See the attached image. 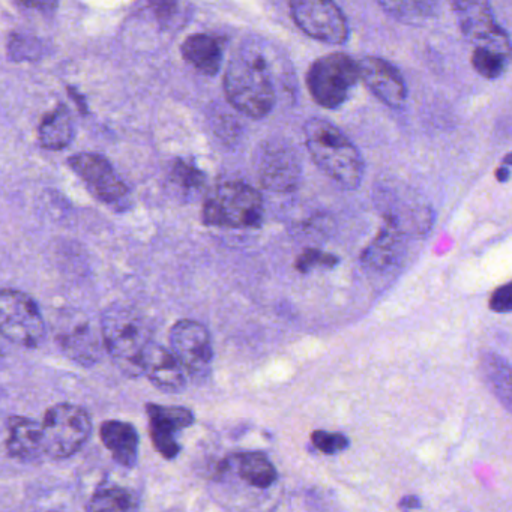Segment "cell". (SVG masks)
<instances>
[{
	"label": "cell",
	"mask_w": 512,
	"mask_h": 512,
	"mask_svg": "<svg viewBox=\"0 0 512 512\" xmlns=\"http://www.w3.org/2000/svg\"><path fill=\"white\" fill-rule=\"evenodd\" d=\"M224 92L239 112L253 119H262L277 103L272 65L259 44L245 43L233 53L226 74Z\"/></svg>",
	"instance_id": "1"
},
{
	"label": "cell",
	"mask_w": 512,
	"mask_h": 512,
	"mask_svg": "<svg viewBox=\"0 0 512 512\" xmlns=\"http://www.w3.org/2000/svg\"><path fill=\"white\" fill-rule=\"evenodd\" d=\"M305 143L314 163L346 190L361 187L365 164L355 143L332 122L313 118L305 124Z\"/></svg>",
	"instance_id": "2"
},
{
	"label": "cell",
	"mask_w": 512,
	"mask_h": 512,
	"mask_svg": "<svg viewBox=\"0 0 512 512\" xmlns=\"http://www.w3.org/2000/svg\"><path fill=\"white\" fill-rule=\"evenodd\" d=\"M100 334L118 367L128 376H142L143 353L151 343V332L139 311L124 304L110 305L101 317Z\"/></svg>",
	"instance_id": "3"
},
{
	"label": "cell",
	"mask_w": 512,
	"mask_h": 512,
	"mask_svg": "<svg viewBox=\"0 0 512 512\" xmlns=\"http://www.w3.org/2000/svg\"><path fill=\"white\" fill-rule=\"evenodd\" d=\"M262 194L241 181L218 185L203 206V221L208 226L251 229L262 223Z\"/></svg>",
	"instance_id": "4"
},
{
	"label": "cell",
	"mask_w": 512,
	"mask_h": 512,
	"mask_svg": "<svg viewBox=\"0 0 512 512\" xmlns=\"http://www.w3.org/2000/svg\"><path fill=\"white\" fill-rule=\"evenodd\" d=\"M92 433L89 413L76 404L59 403L50 407L41 424L43 454L55 460L73 457Z\"/></svg>",
	"instance_id": "5"
},
{
	"label": "cell",
	"mask_w": 512,
	"mask_h": 512,
	"mask_svg": "<svg viewBox=\"0 0 512 512\" xmlns=\"http://www.w3.org/2000/svg\"><path fill=\"white\" fill-rule=\"evenodd\" d=\"M358 80V62L344 53L322 56L311 65L307 74L311 97L325 109L343 106Z\"/></svg>",
	"instance_id": "6"
},
{
	"label": "cell",
	"mask_w": 512,
	"mask_h": 512,
	"mask_svg": "<svg viewBox=\"0 0 512 512\" xmlns=\"http://www.w3.org/2000/svg\"><path fill=\"white\" fill-rule=\"evenodd\" d=\"M46 322L37 302L20 290H0V335L22 347H38L46 338Z\"/></svg>",
	"instance_id": "7"
},
{
	"label": "cell",
	"mask_w": 512,
	"mask_h": 512,
	"mask_svg": "<svg viewBox=\"0 0 512 512\" xmlns=\"http://www.w3.org/2000/svg\"><path fill=\"white\" fill-rule=\"evenodd\" d=\"M293 22L308 37L331 46L349 38V23L335 0H290Z\"/></svg>",
	"instance_id": "8"
},
{
	"label": "cell",
	"mask_w": 512,
	"mask_h": 512,
	"mask_svg": "<svg viewBox=\"0 0 512 512\" xmlns=\"http://www.w3.org/2000/svg\"><path fill=\"white\" fill-rule=\"evenodd\" d=\"M452 10L461 34L475 49L496 50L509 56L508 34L497 25L490 0H452Z\"/></svg>",
	"instance_id": "9"
},
{
	"label": "cell",
	"mask_w": 512,
	"mask_h": 512,
	"mask_svg": "<svg viewBox=\"0 0 512 512\" xmlns=\"http://www.w3.org/2000/svg\"><path fill=\"white\" fill-rule=\"evenodd\" d=\"M256 169L263 187L275 193L295 191L301 182L298 152L283 139H271L260 146Z\"/></svg>",
	"instance_id": "10"
},
{
	"label": "cell",
	"mask_w": 512,
	"mask_h": 512,
	"mask_svg": "<svg viewBox=\"0 0 512 512\" xmlns=\"http://www.w3.org/2000/svg\"><path fill=\"white\" fill-rule=\"evenodd\" d=\"M170 350L193 377L205 376L211 367V335L196 320H179L170 331Z\"/></svg>",
	"instance_id": "11"
},
{
	"label": "cell",
	"mask_w": 512,
	"mask_h": 512,
	"mask_svg": "<svg viewBox=\"0 0 512 512\" xmlns=\"http://www.w3.org/2000/svg\"><path fill=\"white\" fill-rule=\"evenodd\" d=\"M70 166L100 202L110 205L122 202L128 196L127 185L106 158L94 154L74 155L70 158Z\"/></svg>",
	"instance_id": "12"
},
{
	"label": "cell",
	"mask_w": 512,
	"mask_h": 512,
	"mask_svg": "<svg viewBox=\"0 0 512 512\" xmlns=\"http://www.w3.org/2000/svg\"><path fill=\"white\" fill-rule=\"evenodd\" d=\"M149 431L155 449L167 460L178 457V433L194 424V413L187 407L148 404Z\"/></svg>",
	"instance_id": "13"
},
{
	"label": "cell",
	"mask_w": 512,
	"mask_h": 512,
	"mask_svg": "<svg viewBox=\"0 0 512 512\" xmlns=\"http://www.w3.org/2000/svg\"><path fill=\"white\" fill-rule=\"evenodd\" d=\"M56 340L65 355L79 364L92 365L100 358V337L89 320L79 314L68 313L62 316Z\"/></svg>",
	"instance_id": "14"
},
{
	"label": "cell",
	"mask_w": 512,
	"mask_h": 512,
	"mask_svg": "<svg viewBox=\"0 0 512 512\" xmlns=\"http://www.w3.org/2000/svg\"><path fill=\"white\" fill-rule=\"evenodd\" d=\"M359 79L373 92L377 100L391 109H401L407 100V88L400 71L380 58L362 59L358 62Z\"/></svg>",
	"instance_id": "15"
},
{
	"label": "cell",
	"mask_w": 512,
	"mask_h": 512,
	"mask_svg": "<svg viewBox=\"0 0 512 512\" xmlns=\"http://www.w3.org/2000/svg\"><path fill=\"white\" fill-rule=\"evenodd\" d=\"M142 373L152 385L164 392H181L187 386L184 367L172 350L152 341L143 353Z\"/></svg>",
	"instance_id": "16"
},
{
	"label": "cell",
	"mask_w": 512,
	"mask_h": 512,
	"mask_svg": "<svg viewBox=\"0 0 512 512\" xmlns=\"http://www.w3.org/2000/svg\"><path fill=\"white\" fill-rule=\"evenodd\" d=\"M100 436L116 463L124 467L136 466L139 458V433L134 425L110 419L101 425Z\"/></svg>",
	"instance_id": "17"
},
{
	"label": "cell",
	"mask_w": 512,
	"mask_h": 512,
	"mask_svg": "<svg viewBox=\"0 0 512 512\" xmlns=\"http://www.w3.org/2000/svg\"><path fill=\"white\" fill-rule=\"evenodd\" d=\"M8 454L20 461H31L43 454L41 425L28 416H11L8 422Z\"/></svg>",
	"instance_id": "18"
},
{
	"label": "cell",
	"mask_w": 512,
	"mask_h": 512,
	"mask_svg": "<svg viewBox=\"0 0 512 512\" xmlns=\"http://www.w3.org/2000/svg\"><path fill=\"white\" fill-rule=\"evenodd\" d=\"M406 248V233L386 224L373 244L362 254V262L371 269H389L400 262Z\"/></svg>",
	"instance_id": "19"
},
{
	"label": "cell",
	"mask_w": 512,
	"mask_h": 512,
	"mask_svg": "<svg viewBox=\"0 0 512 512\" xmlns=\"http://www.w3.org/2000/svg\"><path fill=\"white\" fill-rule=\"evenodd\" d=\"M182 56L205 76H215L223 64V47L217 38L211 35H191L182 44Z\"/></svg>",
	"instance_id": "20"
},
{
	"label": "cell",
	"mask_w": 512,
	"mask_h": 512,
	"mask_svg": "<svg viewBox=\"0 0 512 512\" xmlns=\"http://www.w3.org/2000/svg\"><path fill=\"white\" fill-rule=\"evenodd\" d=\"M74 137L73 118L67 107L59 106L44 118L40 127V142L44 148L59 151L67 148Z\"/></svg>",
	"instance_id": "21"
},
{
	"label": "cell",
	"mask_w": 512,
	"mask_h": 512,
	"mask_svg": "<svg viewBox=\"0 0 512 512\" xmlns=\"http://www.w3.org/2000/svg\"><path fill=\"white\" fill-rule=\"evenodd\" d=\"M388 16L406 25H424L436 13L437 0H377Z\"/></svg>",
	"instance_id": "22"
},
{
	"label": "cell",
	"mask_w": 512,
	"mask_h": 512,
	"mask_svg": "<svg viewBox=\"0 0 512 512\" xmlns=\"http://www.w3.org/2000/svg\"><path fill=\"white\" fill-rule=\"evenodd\" d=\"M241 478L257 488H268L277 481V469L263 452H245L238 457Z\"/></svg>",
	"instance_id": "23"
},
{
	"label": "cell",
	"mask_w": 512,
	"mask_h": 512,
	"mask_svg": "<svg viewBox=\"0 0 512 512\" xmlns=\"http://www.w3.org/2000/svg\"><path fill=\"white\" fill-rule=\"evenodd\" d=\"M482 373L488 388L506 407L511 406V368L500 356L488 353L482 358Z\"/></svg>",
	"instance_id": "24"
},
{
	"label": "cell",
	"mask_w": 512,
	"mask_h": 512,
	"mask_svg": "<svg viewBox=\"0 0 512 512\" xmlns=\"http://www.w3.org/2000/svg\"><path fill=\"white\" fill-rule=\"evenodd\" d=\"M88 509L89 511H134L139 509V499L127 488H101L89 500Z\"/></svg>",
	"instance_id": "25"
},
{
	"label": "cell",
	"mask_w": 512,
	"mask_h": 512,
	"mask_svg": "<svg viewBox=\"0 0 512 512\" xmlns=\"http://www.w3.org/2000/svg\"><path fill=\"white\" fill-rule=\"evenodd\" d=\"M509 56L491 49L476 47L472 53V65L479 76L493 80L502 76L508 65Z\"/></svg>",
	"instance_id": "26"
},
{
	"label": "cell",
	"mask_w": 512,
	"mask_h": 512,
	"mask_svg": "<svg viewBox=\"0 0 512 512\" xmlns=\"http://www.w3.org/2000/svg\"><path fill=\"white\" fill-rule=\"evenodd\" d=\"M170 179L184 193H197L205 187L206 181L202 170L184 160H178L173 164Z\"/></svg>",
	"instance_id": "27"
},
{
	"label": "cell",
	"mask_w": 512,
	"mask_h": 512,
	"mask_svg": "<svg viewBox=\"0 0 512 512\" xmlns=\"http://www.w3.org/2000/svg\"><path fill=\"white\" fill-rule=\"evenodd\" d=\"M340 263V259L334 254L319 250H305L296 260L295 266L299 272H308L314 268H334Z\"/></svg>",
	"instance_id": "28"
},
{
	"label": "cell",
	"mask_w": 512,
	"mask_h": 512,
	"mask_svg": "<svg viewBox=\"0 0 512 512\" xmlns=\"http://www.w3.org/2000/svg\"><path fill=\"white\" fill-rule=\"evenodd\" d=\"M311 442L323 454H338L349 448V439L341 433H331V431L317 430L311 434Z\"/></svg>",
	"instance_id": "29"
},
{
	"label": "cell",
	"mask_w": 512,
	"mask_h": 512,
	"mask_svg": "<svg viewBox=\"0 0 512 512\" xmlns=\"http://www.w3.org/2000/svg\"><path fill=\"white\" fill-rule=\"evenodd\" d=\"M41 44L26 37H13L10 44L11 58L16 61L40 58Z\"/></svg>",
	"instance_id": "30"
},
{
	"label": "cell",
	"mask_w": 512,
	"mask_h": 512,
	"mask_svg": "<svg viewBox=\"0 0 512 512\" xmlns=\"http://www.w3.org/2000/svg\"><path fill=\"white\" fill-rule=\"evenodd\" d=\"M149 7L161 25H167L178 13V0H149Z\"/></svg>",
	"instance_id": "31"
},
{
	"label": "cell",
	"mask_w": 512,
	"mask_h": 512,
	"mask_svg": "<svg viewBox=\"0 0 512 512\" xmlns=\"http://www.w3.org/2000/svg\"><path fill=\"white\" fill-rule=\"evenodd\" d=\"M490 308L496 313H509L512 310V286L506 283L505 286L496 289L491 295Z\"/></svg>",
	"instance_id": "32"
},
{
	"label": "cell",
	"mask_w": 512,
	"mask_h": 512,
	"mask_svg": "<svg viewBox=\"0 0 512 512\" xmlns=\"http://www.w3.org/2000/svg\"><path fill=\"white\" fill-rule=\"evenodd\" d=\"M20 5L26 8H32V10L49 13V11H53L58 7V0H20Z\"/></svg>",
	"instance_id": "33"
},
{
	"label": "cell",
	"mask_w": 512,
	"mask_h": 512,
	"mask_svg": "<svg viewBox=\"0 0 512 512\" xmlns=\"http://www.w3.org/2000/svg\"><path fill=\"white\" fill-rule=\"evenodd\" d=\"M509 163H511V160H509V155L506 157L505 160V166L499 167L496 172V178L499 182H506L509 179Z\"/></svg>",
	"instance_id": "34"
},
{
	"label": "cell",
	"mask_w": 512,
	"mask_h": 512,
	"mask_svg": "<svg viewBox=\"0 0 512 512\" xmlns=\"http://www.w3.org/2000/svg\"><path fill=\"white\" fill-rule=\"evenodd\" d=\"M400 506H401V508L413 509V508H419V506H421V503H419L418 497L409 496V497H404L403 502L400 503Z\"/></svg>",
	"instance_id": "35"
}]
</instances>
